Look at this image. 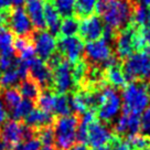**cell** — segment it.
Wrapping results in <instances>:
<instances>
[{
  "label": "cell",
  "mask_w": 150,
  "mask_h": 150,
  "mask_svg": "<svg viewBox=\"0 0 150 150\" xmlns=\"http://www.w3.org/2000/svg\"><path fill=\"white\" fill-rule=\"evenodd\" d=\"M136 5L134 0H97L95 11L102 16L106 25L119 32L131 22Z\"/></svg>",
  "instance_id": "obj_1"
},
{
  "label": "cell",
  "mask_w": 150,
  "mask_h": 150,
  "mask_svg": "<svg viewBox=\"0 0 150 150\" xmlns=\"http://www.w3.org/2000/svg\"><path fill=\"white\" fill-rule=\"evenodd\" d=\"M122 112L141 115L150 103V82H130L122 88Z\"/></svg>",
  "instance_id": "obj_2"
},
{
  "label": "cell",
  "mask_w": 150,
  "mask_h": 150,
  "mask_svg": "<svg viewBox=\"0 0 150 150\" xmlns=\"http://www.w3.org/2000/svg\"><path fill=\"white\" fill-rule=\"evenodd\" d=\"M80 118L77 115L57 117L54 120V144L56 150H70L75 142Z\"/></svg>",
  "instance_id": "obj_3"
},
{
  "label": "cell",
  "mask_w": 150,
  "mask_h": 150,
  "mask_svg": "<svg viewBox=\"0 0 150 150\" xmlns=\"http://www.w3.org/2000/svg\"><path fill=\"white\" fill-rule=\"evenodd\" d=\"M122 73L127 82H149L150 81V55L146 52L132 53L122 63Z\"/></svg>",
  "instance_id": "obj_4"
},
{
  "label": "cell",
  "mask_w": 150,
  "mask_h": 150,
  "mask_svg": "<svg viewBox=\"0 0 150 150\" xmlns=\"http://www.w3.org/2000/svg\"><path fill=\"white\" fill-rule=\"evenodd\" d=\"M122 108V99L116 88L105 85L99 91L98 106L96 109V116L105 124H110L118 115Z\"/></svg>",
  "instance_id": "obj_5"
},
{
  "label": "cell",
  "mask_w": 150,
  "mask_h": 150,
  "mask_svg": "<svg viewBox=\"0 0 150 150\" xmlns=\"http://www.w3.org/2000/svg\"><path fill=\"white\" fill-rule=\"evenodd\" d=\"M52 91H54L56 94H66L76 87L73 80L71 63L65 59H63L54 69H52Z\"/></svg>",
  "instance_id": "obj_6"
},
{
  "label": "cell",
  "mask_w": 150,
  "mask_h": 150,
  "mask_svg": "<svg viewBox=\"0 0 150 150\" xmlns=\"http://www.w3.org/2000/svg\"><path fill=\"white\" fill-rule=\"evenodd\" d=\"M84 41L80 37H57L56 50L70 63L80 61L84 52Z\"/></svg>",
  "instance_id": "obj_7"
},
{
  "label": "cell",
  "mask_w": 150,
  "mask_h": 150,
  "mask_svg": "<svg viewBox=\"0 0 150 150\" xmlns=\"http://www.w3.org/2000/svg\"><path fill=\"white\" fill-rule=\"evenodd\" d=\"M30 40L39 59L47 62L56 51V41L54 35L44 30H37L30 35Z\"/></svg>",
  "instance_id": "obj_8"
},
{
  "label": "cell",
  "mask_w": 150,
  "mask_h": 150,
  "mask_svg": "<svg viewBox=\"0 0 150 150\" xmlns=\"http://www.w3.org/2000/svg\"><path fill=\"white\" fill-rule=\"evenodd\" d=\"M85 60L88 64L97 66L98 64H103L110 59L112 54V45L107 43L104 39L87 42V44L84 47Z\"/></svg>",
  "instance_id": "obj_9"
},
{
  "label": "cell",
  "mask_w": 150,
  "mask_h": 150,
  "mask_svg": "<svg viewBox=\"0 0 150 150\" xmlns=\"http://www.w3.org/2000/svg\"><path fill=\"white\" fill-rule=\"evenodd\" d=\"M7 25L17 37L30 38V35L34 32L31 20L25 12V10H23L21 7L14 8L10 11Z\"/></svg>",
  "instance_id": "obj_10"
},
{
  "label": "cell",
  "mask_w": 150,
  "mask_h": 150,
  "mask_svg": "<svg viewBox=\"0 0 150 150\" xmlns=\"http://www.w3.org/2000/svg\"><path fill=\"white\" fill-rule=\"evenodd\" d=\"M138 27L134 22L127 25L125 29L120 30L116 38V56L118 60H126L127 57L134 53L135 47H134V37L136 34Z\"/></svg>",
  "instance_id": "obj_11"
},
{
  "label": "cell",
  "mask_w": 150,
  "mask_h": 150,
  "mask_svg": "<svg viewBox=\"0 0 150 150\" xmlns=\"http://www.w3.org/2000/svg\"><path fill=\"white\" fill-rule=\"evenodd\" d=\"M29 76L35 81L41 88L52 91L53 74L45 61L35 56L32 61L29 62Z\"/></svg>",
  "instance_id": "obj_12"
},
{
  "label": "cell",
  "mask_w": 150,
  "mask_h": 150,
  "mask_svg": "<svg viewBox=\"0 0 150 150\" xmlns=\"http://www.w3.org/2000/svg\"><path fill=\"white\" fill-rule=\"evenodd\" d=\"M0 141L6 150H12L14 146L23 141V122L10 119L0 127Z\"/></svg>",
  "instance_id": "obj_13"
},
{
  "label": "cell",
  "mask_w": 150,
  "mask_h": 150,
  "mask_svg": "<svg viewBox=\"0 0 150 150\" xmlns=\"http://www.w3.org/2000/svg\"><path fill=\"white\" fill-rule=\"evenodd\" d=\"M105 25L99 16L92 14L80 22V38L85 42H93L103 38Z\"/></svg>",
  "instance_id": "obj_14"
},
{
  "label": "cell",
  "mask_w": 150,
  "mask_h": 150,
  "mask_svg": "<svg viewBox=\"0 0 150 150\" xmlns=\"http://www.w3.org/2000/svg\"><path fill=\"white\" fill-rule=\"evenodd\" d=\"M112 137V134L110 132V129L107 127L105 122L100 120H93L89 124L87 129V141L86 144L95 147H100L108 144Z\"/></svg>",
  "instance_id": "obj_15"
},
{
  "label": "cell",
  "mask_w": 150,
  "mask_h": 150,
  "mask_svg": "<svg viewBox=\"0 0 150 150\" xmlns=\"http://www.w3.org/2000/svg\"><path fill=\"white\" fill-rule=\"evenodd\" d=\"M55 117L51 112H47L40 108H33L23 119V124L33 128L34 130L41 129L43 127L52 126L54 124Z\"/></svg>",
  "instance_id": "obj_16"
},
{
  "label": "cell",
  "mask_w": 150,
  "mask_h": 150,
  "mask_svg": "<svg viewBox=\"0 0 150 150\" xmlns=\"http://www.w3.org/2000/svg\"><path fill=\"white\" fill-rule=\"evenodd\" d=\"M42 0H27L25 2V12L32 22L33 28L35 30H44L47 28L44 11H43Z\"/></svg>",
  "instance_id": "obj_17"
},
{
  "label": "cell",
  "mask_w": 150,
  "mask_h": 150,
  "mask_svg": "<svg viewBox=\"0 0 150 150\" xmlns=\"http://www.w3.org/2000/svg\"><path fill=\"white\" fill-rule=\"evenodd\" d=\"M43 11H44V19H45V24H47V28L49 29V32L54 37H59L60 27H61V17L54 8V6L51 4V1L44 0Z\"/></svg>",
  "instance_id": "obj_18"
},
{
  "label": "cell",
  "mask_w": 150,
  "mask_h": 150,
  "mask_svg": "<svg viewBox=\"0 0 150 150\" xmlns=\"http://www.w3.org/2000/svg\"><path fill=\"white\" fill-rule=\"evenodd\" d=\"M104 79H105L106 84L116 89L124 88L127 85L126 77L122 73L120 63L117 65L110 66V67H107L106 70H104Z\"/></svg>",
  "instance_id": "obj_19"
},
{
  "label": "cell",
  "mask_w": 150,
  "mask_h": 150,
  "mask_svg": "<svg viewBox=\"0 0 150 150\" xmlns=\"http://www.w3.org/2000/svg\"><path fill=\"white\" fill-rule=\"evenodd\" d=\"M19 92L21 94V96H23L24 98L30 99L35 102L39 97V95L41 94L42 89L40 87V85L38 84L35 81H33L30 76L25 77L19 83V86L17 87Z\"/></svg>",
  "instance_id": "obj_20"
},
{
  "label": "cell",
  "mask_w": 150,
  "mask_h": 150,
  "mask_svg": "<svg viewBox=\"0 0 150 150\" xmlns=\"http://www.w3.org/2000/svg\"><path fill=\"white\" fill-rule=\"evenodd\" d=\"M13 41L14 37L12 31L7 27H1L0 28V56L16 55Z\"/></svg>",
  "instance_id": "obj_21"
},
{
  "label": "cell",
  "mask_w": 150,
  "mask_h": 150,
  "mask_svg": "<svg viewBox=\"0 0 150 150\" xmlns=\"http://www.w3.org/2000/svg\"><path fill=\"white\" fill-rule=\"evenodd\" d=\"M1 97H2V103L7 108V110H13L14 108L18 106V104L22 100V96L19 92L17 87H9V88L1 89Z\"/></svg>",
  "instance_id": "obj_22"
},
{
  "label": "cell",
  "mask_w": 150,
  "mask_h": 150,
  "mask_svg": "<svg viewBox=\"0 0 150 150\" xmlns=\"http://www.w3.org/2000/svg\"><path fill=\"white\" fill-rule=\"evenodd\" d=\"M80 30V20L75 16L64 18L61 21L59 37H74Z\"/></svg>",
  "instance_id": "obj_23"
},
{
  "label": "cell",
  "mask_w": 150,
  "mask_h": 150,
  "mask_svg": "<svg viewBox=\"0 0 150 150\" xmlns=\"http://www.w3.org/2000/svg\"><path fill=\"white\" fill-rule=\"evenodd\" d=\"M97 0H76L75 4V17L84 19L95 12Z\"/></svg>",
  "instance_id": "obj_24"
},
{
  "label": "cell",
  "mask_w": 150,
  "mask_h": 150,
  "mask_svg": "<svg viewBox=\"0 0 150 150\" xmlns=\"http://www.w3.org/2000/svg\"><path fill=\"white\" fill-rule=\"evenodd\" d=\"M71 104L70 98L67 97L66 94H56L55 102H54V108L53 112L57 117H63V116H69L71 115Z\"/></svg>",
  "instance_id": "obj_25"
},
{
  "label": "cell",
  "mask_w": 150,
  "mask_h": 150,
  "mask_svg": "<svg viewBox=\"0 0 150 150\" xmlns=\"http://www.w3.org/2000/svg\"><path fill=\"white\" fill-rule=\"evenodd\" d=\"M54 102H55V94L51 89H44L41 92L37 99L38 108L42 109L47 112L53 114L54 108Z\"/></svg>",
  "instance_id": "obj_26"
},
{
  "label": "cell",
  "mask_w": 150,
  "mask_h": 150,
  "mask_svg": "<svg viewBox=\"0 0 150 150\" xmlns=\"http://www.w3.org/2000/svg\"><path fill=\"white\" fill-rule=\"evenodd\" d=\"M54 6L60 17L67 18L75 14V4L76 0H49Z\"/></svg>",
  "instance_id": "obj_27"
},
{
  "label": "cell",
  "mask_w": 150,
  "mask_h": 150,
  "mask_svg": "<svg viewBox=\"0 0 150 150\" xmlns=\"http://www.w3.org/2000/svg\"><path fill=\"white\" fill-rule=\"evenodd\" d=\"M20 80H21V77L19 75L17 66L5 71L4 73H1V76H0V92H1V89L14 87V85L19 83Z\"/></svg>",
  "instance_id": "obj_28"
},
{
  "label": "cell",
  "mask_w": 150,
  "mask_h": 150,
  "mask_svg": "<svg viewBox=\"0 0 150 150\" xmlns=\"http://www.w3.org/2000/svg\"><path fill=\"white\" fill-rule=\"evenodd\" d=\"M34 103L33 100H30V99L24 98L22 99L20 103L18 104V106L14 108L13 110H11V116H12V119L14 120H23L24 118L28 116V114L33 108H34Z\"/></svg>",
  "instance_id": "obj_29"
},
{
  "label": "cell",
  "mask_w": 150,
  "mask_h": 150,
  "mask_svg": "<svg viewBox=\"0 0 150 150\" xmlns=\"http://www.w3.org/2000/svg\"><path fill=\"white\" fill-rule=\"evenodd\" d=\"M127 142L129 144L131 150H146L150 148V138L144 135L141 136H132L127 138Z\"/></svg>",
  "instance_id": "obj_30"
},
{
  "label": "cell",
  "mask_w": 150,
  "mask_h": 150,
  "mask_svg": "<svg viewBox=\"0 0 150 150\" xmlns=\"http://www.w3.org/2000/svg\"><path fill=\"white\" fill-rule=\"evenodd\" d=\"M38 139L40 140L41 145L44 146H52L54 144V129H53V125L52 126L43 127L41 129L37 130Z\"/></svg>",
  "instance_id": "obj_31"
},
{
  "label": "cell",
  "mask_w": 150,
  "mask_h": 150,
  "mask_svg": "<svg viewBox=\"0 0 150 150\" xmlns=\"http://www.w3.org/2000/svg\"><path fill=\"white\" fill-rule=\"evenodd\" d=\"M12 150H41V142L38 137H33L28 140H23L14 146Z\"/></svg>",
  "instance_id": "obj_32"
},
{
  "label": "cell",
  "mask_w": 150,
  "mask_h": 150,
  "mask_svg": "<svg viewBox=\"0 0 150 150\" xmlns=\"http://www.w3.org/2000/svg\"><path fill=\"white\" fill-rule=\"evenodd\" d=\"M140 132L150 138V103L140 116Z\"/></svg>",
  "instance_id": "obj_33"
},
{
  "label": "cell",
  "mask_w": 150,
  "mask_h": 150,
  "mask_svg": "<svg viewBox=\"0 0 150 150\" xmlns=\"http://www.w3.org/2000/svg\"><path fill=\"white\" fill-rule=\"evenodd\" d=\"M108 145L110 146L112 150H131L130 146L127 141L122 140V137L114 135V134H112V139L108 142Z\"/></svg>",
  "instance_id": "obj_34"
},
{
  "label": "cell",
  "mask_w": 150,
  "mask_h": 150,
  "mask_svg": "<svg viewBox=\"0 0 150 150\" xmlns=\"http://www.w3.org/2000/svg\"><path fill=\"white\" fill-rule=\"evenodd\" d=\"M139 31H140L141 35L144 37L146 43H147V47H146L145 52L150 54V13L148 16L147 20L145 21V23L139 27Z\"/></svg>",
  "instance_id": "obj_35"
},
{
  "label": "cell",
  "mask_w": 150,
  "mask_h": 150,
  "mask_svg": "<svg viewBox=\"0 0 150 150\" xmlns=\"http://www.w3.org/2000/svg\"><path fill=\"white\" fill-rule=\"evenodd\" d=\"M7 118H8V110L5 107L2 100L0 99V127L7 122Z\"/></svg>",
  "instance_id": "obj_36"
},
{
  "label": "cell",
  "mask_w": 150,
  "mask_h": 150,
  "mask_svg": "<svg viewBox=\"0 0 150 150\" xmlns=\"http://www.w3.org/2000/svg\"><path fill=\"white\" fill-rule=\"evenodd\" d=\"M10 11H11V9L8 10V11L0 12V28L1 27H6L8 24V19H9V16H10Z\"/></svg>",
  "instance_id": "obj_37"
},
{
  "label": "cell",
  "mask_w": 150,
  "mask_h": 150,
  "mask_svg": "<svg viewBox=\"0 0 150 150\" xmlns=\"http://www.w3.org/2000/svg\"><path fill=\"white\" fill-rule=\"evenodd\" d=\"M11 8V2L10 0H0V12L2 11H8Z\"/></svg>",
  "instance_id": "obj_38"
},
{
  "label": "cell",
  "mask_w": 150,
  "mask_h": 150,
  "mask_svg": "<svg viewBox=\"0 0 150 150\" xmlns=\"http://www.w3.org/2000/svg\"><path fill=\"white\" fill-rule=\"evenodd\" d=\"M70 150H89L88 146L86 144H83V142H79V144H75Z\"/></svg>",
  "instance_id": "obj_39"
},
{
  "label": "cell",
  "mask_w": 150,
  "mask_h": 150,
  "mask_svg": "<svg viewBox=\"0 0 150 150\" xmlns=\"http://www.w3.org/2000/svg\"><path fill=\"white\" fill-rule=\"evenodd\" d=\"M10 2H11V6H14L16 8H18V7L23 6L27 2V0H10Z\"/></svg>",
  "instance_id": "obj_40"
},
{
  "label": "cell",
  "mask_w": 150,
  "mask_h": 150,
  "mask_svg": "<svg viewBox=\"0 0 150 150\" xmlns=\"http://www.w3.org/2000/svg\"><path fill=\"white\" fill-rule=\"evenodd\" d=\"M92 150H112V149H110V146L109 145H104V146H100V147H95Z\"/></svg>",
  "instance_id": "obj_41"
},
{
  "label": "cell",
  "mask_w": 150,
  "mask_h": 150,
  "mask_svg": "<svg viewBox=\"0 0 150 150\" xmlns=\"http://www.w3.org/2000/svg\"><path fill=\"white\" fill-rule=\"evenodd\" d=\"M140 5L146 6V7H150V0H139Z\"/></svg>",
  "instance_id": "obj_42"
},
{
  "label": "cell",
  "mask_w": 150,
  "mask_h": 150,
  "mask_svg": "<svg viewBox=\"0 0 150 150\" xmlns=\"http://www.w3.org/2000/svg\"><path fill=\"white\" fill-rule=\"evenodd\" d=\"M41 150H56V148L53 146H44Z\"/></svg>",
  "instance_id": "obj_43"
},
{
  "label": "cell",
  "mask_w": 150,
  "mask_h": 150,
  "mask_svg": "<svg viewBox=\"0 0 150 150\" xmlns=\"http://www.w3.org/2000/svg\"><path fill=\"white\" fill-rule=\"evenodd\" d=\"M146 150H150V148H148V149H146Z\"/></svg>",
  "instance_id": "obj_44"
}]
</instances>
